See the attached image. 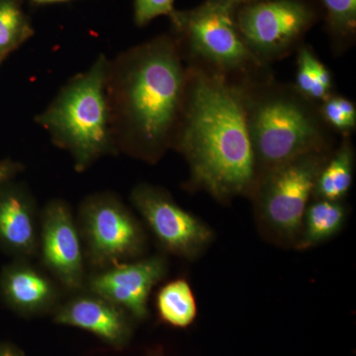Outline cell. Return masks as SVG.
<instances>
[{
    "mask_svg": "<svg viewBox=\"0 0 356 356\" xmlns=\"http://www.w3.org/2000/svg\"><path fill=\"white\" fill-rule=\"evenodd\" d=\"M248 91L210 70L188 69L175 147L191 170L189 184L220 201L252 194L257 163L248 129Z\"/></svg>",
    "mask_w": 356,
    "mask_h": 356,
    "instance_id": "6da1fadb",
    "label": "cell"
},
{
    "mask_svg": "<svg viewBox=\"0 0 356 356\" xmlns=\"http://www.w3.org/2000/svg\"><path fill=\"white\" fill-rule=\"evenodd\" d=\"M187 79L181 48L165 35L110 60L107 97L118 153L154 165L175 147Z\"/></svg>",
    "mask_w": 356,
    "mask_h": 356,
    "instance_id": "7a4b0ae2",
    "label": "cell"
},
{
    "mask_svg": "<svg viewBox=\"0 0 356 356\" xmlns=\"http://www.w3.org/2000/svg\"><path fill=\"white\" fill-rule=\"evenodd\" d=\"M109 62L106 56H98L35 118L53 144L70 154L77 172H86L103 156L118 153L107 97Z\"/></svg>",
    "mask_w": 356,
    "mask_h": 356,
    "instance_id": "3957f363",
    "label": "cell"
},
{
    "mask_svg": "<svg viewBox=\"0 0 356 356\" xmlns=\"http://www.w3.org/2000/svg\"><path fill=\"white\" fill-rule=\"evenodd\" d=\"M310 102L286 88L248 93V129L257 178L304 154L325 151L322 119Z\"/></svg>",
    "mask_w": 356,
    "mask_h": 356,
    "instance_id": "277c9868",
    "label": "cell"
},
{
    "mask_svg": "<svg viewBox=\"0 0 356 356\" xmlns=\"http://www.w3.org/2000/svg\"><path fill=\"white\" fill-rule=\"evenodd\" d=\"M327 159L325 151L304 154L257 178L252 192L257 217L276 242L296 245L304 214Z\"/></svg>",
    "mask_w": 356,
    "mask_h": 356,
    "instance_id": "5b68a950",
    "label": "cell"
},
{
    "mask_svg": "<svg viewBox=\"0 0 356 356\" xmlns=\"http://www.w3.org/2000/svg\"><path fill=\"white\" fill-rule=\"evenodd\" d=\"M76 218L86 266L91 271L140 259L146 252L144 226L112 192L84 198Z\"/></svg>",
    "mask_w": 356,
    "mask_h": 356,
    "instance_id": "8992f818",
    "label": "cell"
},
{
    "mask_svg": "<svg viewBox=\"0 0 356 356\" xmlns=\"http://www.w3.org/2000/svg\"><path fill=\"white\" fill-rule=\"evenodd\" d=\"M180 41L192 57L209 65L210 70L227 76L261 67L262 60L243 41L233 4L227 0H209L197 8L170 14Z\"/></svg>",
    "mask_w": 356,
    "mask_h": 356,
    "instance_id": "52a82bcc",
    "label": "cell"
},
{
    "mask_svg": "<svg viewBox=\"0 0 356 356\" xmlns=\"http://www.w3.org/2000/svg\"><path fill=\"white\" fill-rule=\"evenodd\" d=\"M131 203L161 248L186 259H195L209 247L212 229L180 207L168 191L147 184L131 191Z\"/></svg>",
    "mask_w": 356,
    "mask_h": 356,
    "instance_id": "ba28073f",
    "label": "cell"
},
{
    "mask_svg": "<svg viewBox=\"0 0 356 356\" xmlns=\"http://www.w3.org/2000/svg\"><path fill=\"white\" fill-rule=\"evenodd\" d=\"M40 266L67 294L83 290L88 269L76 218L67 201L51 199L40 211Z\"/></svg>",
    "mask_w": 356,
    "mask_h": 356,
    "instance_id": "9c48e42d",
    "label": "cell"
},
{
    "mask_svg": "<svg viewBox=\"0 0 356 356\" xmlns=\"http://www.w3.org/2000/svg\"><path fill=\"white\" fill-rule=\"evenodd\" d=\"M312 21L310 9L296 0L255 1L238 13L236 26L261 60L278 57L296 43Z\"/></svg>",
    "mask_w": 356,
    "mask_h": 356,
    "instance_id": "30bf717a",
    "label": "cell"
},
{
    "mask_svg": "<svg viewBox=\"0 0 356 356\" xmlns=\"http://www.w3.org/2000/svg\"><path fill=\"white\" fill-rule=\"evenodd\" d=\"M163 255L140 257L134 261L90 271L84 289L96 293L130 314L135 321L149 317V299L154 287L168 273Z\"/></svg>",
    "mask_w": 356,
    "mask_h": 356,
    "instance_id": "8fae6325",
    "label": "cell"
},
{
    "mask_svg": "<svg viewBox=\"0 0 356 356\" xmlns=\"http://www.w3.org/2000/svg\"><path fill=\"white\" fill-rule=\"evenodd\" d=\"M51 316L56 324L90 332L115 350L125 348L133 336L135 320L128 312L84 288L67 294Z\"/></svg>",
    "mask_w": 356,
    "mask_h": 356,
    "instance_id": "7c38bea8",
    "label": "cell"
},
{
    "mask_svg": "<svg viewBox=\"0 0 356 356\" xmlns=\"http://www.w3.org/2000/svg\"><path fill=\"white\" fill-rule=\"evenodd\" d=\"M33 259H15L0 273V296L23 317L53 315L67 292L50 273Z\"/></svg>",
    "mask_w": 356,
    "mask_h": 356,
    "instance_id": "4fadbf2b",
    "label": "cell"
},
{
    "mask_svg": "<svg viewBox=\"0 0 356 356\" xmlns=\"http://www.w3.org/2000/svg\"><path fill=\"white\" fill-rule=\"evenodd\" d=\"M0 185V248L14 259L38 257L40 211L24 185Z\"/></svg>",
    "mask_w": 356,
    "mask_h": 356,
    "instance_id": "5bb4252c",
    "label": "cell"
},
{
    "mask_svg": "<svg viewBox=\"0 0 356 356\" xmlns=\"http://www.w3.org/2000/svg\"><path fill=\"white\" fill-rule=\"evenodd\" d=\"M346 211L341 201L316 199L310 201L302 221L296 248L307 250L330 240L343 229Z\"/></svg>",
    "mask_w": 356,
    "mask_h": 356,
    "instance_id": "9a60e30c",
    "label": "cell"
},
{
    "mask_svg": "<svg viewBox=\"0 0 356 356\" xmlns=\"http://www.w3.org/2000/svg\"><path fill=\"white\" fill-rule=\"evenodd\" d=\"M156 308L161 322L177 329L193 324L197 304L188 281L184 278L170 281L159 290Z\"/></svg>",
    "mask_w": 356,
    "mask_h": 356,
    "instance_id": "2e32d148",
    "label": "cell"
},
{
    "mask_svg": "<svg viewBox=\"0 0 356 356\" xmlns=\"http://www.w3.org/2000/svg\"><path fill=\"white\" fill-rule=\"evenodd\" d=\"M353 151L348 140H343L318 175L313 198L341 201L350 191L353 180Z\"/></svg>",
    "mask_w": 356,
    "mask_h": 356,
    "instance_id": "e0dca14e",
    "label": "cell"
},
{
    "mask_svg": "<svg viewBox=\"0 0 356 356\" xmlns=\"http://www.w3.org/2000/svg\"><path fill=\"white\" fill-rule=\"evenodd\" d=\"M296 81L297 91L311 102H325L330 97L331 72L309 49L299 51Z\"/></svg>",
    "mask_w": 356,
    "mask_h": 356,
    "instance_id": "ac0fdd59",
    "label": "cell"
},
{
    "mask_svg": "<svg viewBox=\"0 0 356 356\" xmlns=\"http://www.w3.org/2000/svg\"><path fill=\"white\" fill-rule=\"evenodd\" d=\"M34 35L17 0H0V60Z\"/></svg>",
    "mask_w": 356,
    "mask_h": 356,
    "instance_id": "d6986e66",
    "label": "cell"
},
{
    "mask_svg": "<svg viewBox=\"0 0 356 356\" xmlns=\"http://www.w3.org/2000/svg\"><path fill=\"white\" fill-rule=\"evenodd\" d=\"M330 23L337 32L351 34L356 25V0H322Z\"/></svg>",
    "mask_w": 356,
    "mask_h": 356,
    "instance_id": "ffe728a7",
    "label": "cell"
},
{
    "mask_svg": "<svg viewBox=\"0 0 356 356\" xmlns=\"http://www.w3.org/2000/svg\"><path fill=\"white\" fill-rule=\"evenodd\" d=\"M175 0H135L134 19L138 26L147 25L154 18L168 15L175 11Z\"/></svg>",
    "mask_w": 356,
    "mask_h": 356,
    "instance_id": "44dd1931",
    "label": "cell"
},
{
    "mask_svg": "<svg viewBox=\"0 0 356 356\" xmlns=\"http://www.w3.org/2000/svg\"><path fill=\"white\" fill-rule=\"evenodd\" d=\"M321 116L330 126L337 129V130L341 131V132H348V131L353 130V126L351 125L348 119L344 117L343 112L339 109L337 105L336 96L332 97L330 96L324 102L323 105L322 113Z\"/></svg>",
    "mask_w": 356,
    "mask_h": 356,
    "instance_id": "7402d4cb",
    "label": "cell"
},
{
    "mask_svg": "<svg viewBox=\"0 0 356 356\" xmlns=\"http://www.w3.org/2000/svg\"><path fill=\"white\" fill-rule=\"evenodd\" d=\"M23 170V165L16 161H0V185L15 177Z\"/></svg>",
    "mask_w": 356,
    "mask_h": 356,
    "instance_id": "603a6c76",
    "label": "cell"
},
{
    "mask_svg": "<svg viewBox=\"0 0 356 356\" xmlns=\"http://www.w3.org/2000/svg\"><path fill=\"white\" fill-rule=\"evenodd\" d=\"M0 356H24L17 348L11 344L0 343Z\"/></svg>",
    "mask_w": 356,
    "mask_h": 356,
    "instance_id": "cb8c5ba5",
    "label": "cell"
},
{
    "mask_svg": "<svg viewBox=\"0 0 356 356\" xmlns=\"http://www.w3.org/2000/svg\"><path fill=\"white\" fill-rule=\"evenodd\" d=\"M39 4L57 3V2L69 1V0H32Z\"/></svg>",
    "mask_w": 356,
    "mask_h": 356,
    "instance_id": "d4e9b609",
    "label": "cell"
},
{
    "mask_svg": "<svg viewBox=\"0 0 356 356\" xmlns=\"http://www.w3.org/2000/svg\"><path fill=\"white\" fill-rule=\"evenodd\" d=\"M149 356H165L163 351L161 350H154L149 353Z\"/></svg>",
    "mask_w": 356,
    "mask_h": 356,
    "instance_id": "484cf974",
    "label": "cell"
},
{
    "mask_svg": "<svg viewBox=\"0 0 356 356\" xmlns=\"http://www.w3.org/2000/svg\"><path fill=\"white\" fill-rule=\"evenodd\" d=\"M227 1H229V3L235 4L238 3V2H255L257 1V0H227Z\"/></svg>",
    "mask_w": 356,
    "mask_h": 356,
    "instance_id": "4316f807",
    "label": "cell"
}]
</instances>
